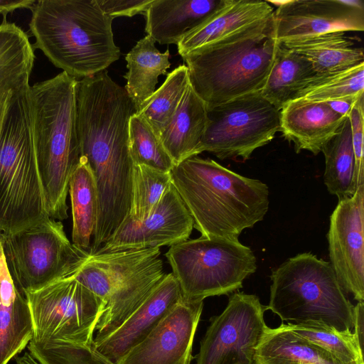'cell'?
I'll list each match as a JSON object with an SVG mask.
<instances>
[{"mask_svg":"<svg viewBox=\"0 0 364 364\" xmlns=\"http://www.w3.org/2000/svg\"><path fill=\"white\" fill-rule=\"evenodd\" d=\"M267 1L222 0L218 9L177 44L181 57L201 46L226 38L274 14Z\"/></svg>","mask_w":364,"mask_h":364,"instance_id":"obj_19","label":"cell"},{"mask_svg":"<svg viewBox=\"0 0 364 364\" xmlns=\"http://www.w3.org/2000/svg\"><path fill=\"white\" fill-rule=\"evenodd\" d=\"M9 92H4L0 94V129L1 127V123L3 120V117L5 113L6 107L7 105V102L9 96Z\"/></svg>","mask_w":364,"mask_h":364,"instance_id":"obj_41","label":"cell"},{"mask_svg":"<svg viewBox=\"0 0 364 364\" xmlns=\"http://www.w3.org/2000/svg\"><path fill=\"white\" fill-rule=\"evenodd\" d=\"M348 118L351 129V141L355 158V180L357 187L364 184L363 126L364 95L353 104Z\"/></svg>","mask_w":364,"mask_h":364,"instance_id":"obj_36","label":"cell"},{"mask_svg":"<svg viewBox=\"0 0 364 364\" xmlns=\"http://www.w3.org/2000/svg\"><path fill=\"white\" fill-rule=\"evenodd\" d=\"M16 364H41L28 351L16 358Z\"/></svg>","mask_w":364,"mask_h":364,"instance_id":"obj_42","label":"cell"},{"mask_svg":"<svg viewBox=\"0 0 364 364\" xmlns=\"http://www.w3.org/2000/svg\"><path fill=\"white\" fill-rule=\"evenodd\" d=\"M298 336L330 353L345 364H364L363 348L351 330L338 331L321 322L287 323Z\"/></svg>","mask_w":364,"mask_h":364,"instance_id":"obj_32","label":"cell"},{"mask_svg":"<svg viewBox=\"0 0 364 364\" xmlns=\"http://www.w3.org/2000/svg\"><path fill=\"white\" fill-rule=\"evenodd\" d=\"M270 279L267 310L282 322H321L352 331L354 305L330 262L310 252L300 253L272 269Z\"/></svg>","mask_w":364,"mask_h":364,"instance_id":"obj_7","label":"cell"},{"mask_svg":"<svg viewBox=\"0 0 364 364\" xmlns=\"http://www.w3.org/2000/svg\"><path fill=\"white\" fill-rule=\"evenodd\" d=\"M235 364H240V363H235Z\"/></svg>","mask_w":364,"mask_h":364,"instance_id":"obj_43","label":"cell"},{"mask_svg":"<svg viewBox=\"0 0 364 364\" xmlns=\"http://www.w3.org/2000/svg\"><path fill=\"white\" fill-rule=\"evenodd\" d=\"M253 364H345L322 348L293 333L284 322L267 327L257 345Z\"/></svg>","mask_w":364,"mask_h":364,"instance_id":"obj_23","label":"cell"},{"mask_svg":"<svg viewBox=\"0 0 364 364\" xmlns=\"http://www.w3.org/2000/svg\"><path fill=\"white\" fill-rule=\"evenodd\" d=\"M156 41L149 35L140 39L126 55L128 71L124 87L137 112L155 92L159 76L166 75L170 68L168 49L161 53Z\"/></svg>","mask_w":364,"mask_h":364,"instance_id":"obj_25","label":"cell"},{"mask_svg":"<svg viewBox=\"0 0 364 364\" xmlns=\"http://www.w3.org/2000/svg\"><path fill=\"white\" fill-rule=\"evenodd\" d=\"M33 326L31 341L91 343L101 302L73 274L24 293Z\"/></svg>","mask_w":364,"mask_h":364,"instance_id":"obj_11","label":"cell"},{"mask_svg":"<svg viewBox=\"0 0 364 364\" xmlns=\"http://www.w3.org/2000/svg\"><path fill=\"white\" fill-rule=\"evenodd\" d=\"M171 183V172L134 164L128 215L134 220L146 218L157 205Z\"/></svg>","mask_w":364,"mask_h":364,"instance_id":"obj_34","label":"cell"},{"mask_svg":"<svg viewBox=\"0 0 364 364\" xmlns=\"http://www.w3.org/2000/svg\"><path fill=\"white\" fill-rule=\"evenodd\" d=\"M355 101L341 100L326 102V103L336 112L344 117H348L350 111Z\"/></svg>","mask_w":364,"mask_h":364,"instance_id":"obj_40","label":"cell"},{"mask_svg":"<svg viewBox=\"0 0 364 364\" xmlns=\"http://www.w3.org/2000/svg\"><path fill=\"white\" fill-rule=\"evenodd\" d=\"M73 215V244L88 251L97 218V192L91 170L84 158L73 172L69 190Z\"/></svg>","mask_w":364,"mask_h":364,"instance_id":"obj_28","label":"cell"},{"mask_svg":"<svg viewBox=\"0 0 364 364\" xmlns=\"http://www.w3.org/2000/svg\"><path fill=\"white\" fill-rule=\"evenodd\" d=\"M179 285L172 274H165L141 304L116 330L92 345L97 352L116 364L143 341L160 320L180 301Z\"/></svg>","mask_w":364,"mask_h":364,"instance_id":"obj_17","label":"cell"},{"mask_svg":"<svg viewBox=\"0 0 364 364\" xmlns=\"http://www.w3.org/2000/svg\"><path fill=\"white\" fill-rule=\"evenodd\" d=\"M207 123V106L189 83L176 113L159 135L174 166L198 154Z\"/></svg>","mask_w":364,"mask_h":364,"instance_id":"obj_22","label":"cell"},{"mask_svg":"<svg viewBox=\"0 0 364 364\" xmlns=\"http://www.w3.org/2000/svg\"><path fill=\"white\" fill-rule=\"evenodd\" d=\"M189 83L187 66H178L168 73L164 82L136 112L146 120L159 137L176 113Z\"/></svg>","mask_w":364,"mask_h":364,"instance_id":"obj_31","label":"cell"},{"mask_svg":"<svg viewBox=\"0 0 364 364\" xmlns=\"http://www.w3.org/2000/svg\"><path fill=\"white\" fill-rule=\"evenodd\" d=\"M36 1L31 0H0V14L4 18L7 14L17 9H31Z\"/></svg>","mask_w":364,"mask_h":364,"instance_id":"obj_39","label":"cell"},{"mask_svg":"<svg viewBox=\"0 0 364 364\" xmlns=\"http://www.w3.org/2000/svg\"><path fill=\"white\" fill-rule=\"evenodd\" d=\"M35 54L27 34L17 25L0 24V94L29 84Z\"/></svg>","mask_w":364,"mask_h":364,"instance_id":"obj_27","label":"cell"},{"mask_svg":"<svg viewBox=\"0 0 364 364\" xmlns=\"http://www.w3.org/2000/svg\"><path fill=\"white\" fill-rule=\"evenodd\" d=\"M274 11V37L279 43L333 32L363 31L362 1H269Z\"/></svg>","mask_w":364,"mask_h":364,"instance_id":"obj_13","label":"cell"},{"mask_svg":"<svg viewBox=\"0 0 364 364\" xmlns=\"http://www.w3.org/2000/svg\"><path fill=\"white\" fill-rule=\"evenodd\" d=\"M348 117L333 111L324 102L294 99L280 110V130L296 153L314 155L334 137Z\"/></svg>","mask_w":364,"mask_h":364,"instance_id":"obj_18","label":"cell"},{"mask_svg":"<svg viewBox=\"0 0 364 364\" xmlns=\"http://www.w3.org/2000/svg\"><path fill=\"white\" fill-rule=\"evenodd\" d=\"M77 80L62 72L29 88L36 156L46 208L50 218L60 220L68 217L69 182L81 159Z\"/></svg>","mask_w":364,"mask_h":364,"instance_id":"obj_3","label":"cell"},{"mask_svg":"<svg viewBox=\"0 0 364 364\" xmlns=\"http://www.w3.org/2000/svg\"><path fill=\"white\" fill-rule=\"evenodd\" d=\"M9 272L24 294L73 275L89 252L70 242L63 223L49 218L13 233L0 232Z\"/></svg>","mask_w":364,"mask_h":364,"instance_id":"obj_9","label":"cell"},{"mask_svg":"<svg viewBox=\"0 0 364 364\" xmlns=\"http://www.w3.org/2000/svg\"><path fill=\"white\" fill-rule=\"evenodd\" d=\"M171 183L201 236L238 240L262 220L269 209V188L210 159L189 157L171 171Z\"/></svg>","mask_w":364,"mask_h":364,"instance_id":"obj_1","label":"cell"},{"mask_svg":"<svg viewBox=\"0 0 364 364\" xmlns=\"http://www.w3.org/2000/svg\"><path fill=\"white\" fill-rule=\"evenodd\" d=\"M353 333L360 346H363L364 301H358L353 309Z\"/></svg>","mask_w":364,"mask_h":364,"instance_id":"obj_38","label":"cell"},{"mask_svg":"<svg viewBox=\"0 0 364 364\" xmlns=\"http://www.w3.org/2000/svg\"><path fill=\"white\" fill-rule=\"evenodd\" d=\"M267 306L257 296L235 292L223 311L211 318L200 341L196 364H253L266 325Z\"/></svg>","mask_w":364,"mask_h":364,"instance_id":"obj_12","label":"cell"},{"mask_svg":"<svg viewBox=\"0 0 364 364\" xmlns=\"http://www.w3.org/2000/svg\"><path fill=\"white\" fill-rule=\"evenodd\" d=\"M0 245H1V240H0Z\"/></svg>","mask_w":364,"mask_h":364,"instance_id":"obj_44","label":"cell"},{"mask_svg":"<svg viewBox=\"0 0 364 364\" xmlns=\"http://www.w3.org/2000/svg\"><path fill=\"white\" fill-rule=\"evenodd\" d=\"M279 46L273 14L182 58L188 69L190 85L208 109L261 91Z\"/></svg>","mask_w":364,"mask_h":364,"instance_id":"obj_4","label":"cell"},{"mask_svg":"<svg viewBox=\"0 0 364 364\" xmlns=\"http://www.w3.org/2000/svg\"><path fill=\"white\" fill-rule=\"evenodd\" d=\"M321 152L325 158L323 181L328 193L338 200L352 196L358 187L348 117Z\"/></svg>","mask_w":364,"mask_h":364,"instance_id":"obj_29","label":"cell"},{"mask_svg":"<svg viewBox=\"0 0 364 364\" xmlns=\"http://www.w3.org/2000/svg\"><path fill=\"white\" fill-rule=\"evenodd\" d=\"M193 220L171 183L157 205L144 219L128 215L96 252L172 246L189 238Z\"/></svg>","mask_w":364,"mask_h":364,"instance_id":"obj_15","label":"cell"},{"mask_svg":"<svg viewBox=\"0 0 364 364\" xmlns=\"http://www.w3.org/2000/svg\"><path fill=\"white\" fill-rule=\"evenodd\" d=\"M364 184L338 203L327 233L330 264L346 294L364 301Z\"/></svg>","mask_w":364,"mask_h":364,"instance_id":"obj_14","label":"cell"},{"mask_svg":"<svg viewBox=\"0 0 364 364\" xmlns=\"http://www.w3.org/2000/svg\"><path fill=\"white\" fill-rule=\"evenodd\" d=\"M165 256L188 303L228 295L257 269L252 250L239 240L200 236L171 246Z\"/></svg>","mask_w":364,"mask_h":364,"instance_id":"obj_8","label":"cell"},{"mask_svg":"<svg viewBox=\"0 0 364 364\" xmlns=\"http://www.w3.org/2000/svg\"><path fill=\"white\" fill-rule=\"evenodd\" d=\"M153 0H97L105 14L114 19L116 17H132L144 14Z\"/></svg>","mask_w":364,"mask_h":364,"instance_id":"obj_37","label":"cell"},{"mask_svg":"<svg viewBox=\"0 0 364 364\" xmlns=\"http://www.w3.org/2000/svg\"><path fill=\"white\" fill-rule=\"evenodd\" d=\"M222 0H153L144 14L145 31L160 44H178L206 21Z\"/></svg>","mask_w":364,"mask_h":364,"instance_id":"obj_20","label":"cell"},{"mask_svg":"<svg viewBox=\"0 0 364 364\" xmlns=\"http://www.w3.org/2000/svg\"><path fill=\"white\" fill-rule=\"evenodd\" d=\"M346 32H333L280 43L306 58L316 74L346 69L364 63L362 48Z\"/></svg>","mask_w":364,"mask_h":364,"instance_id":"obj_24","label":"cell"},{"mask_svg":"<svg viewBox=\"0 0 364 364\" xmlns=\"http://www.w3.org/2000/svg\"><path fill=\"white\" fill-rule=\"evenodd\" d=\"M203 301L181 300L146 337L116 364H191L193 344Z\"/></svg>","mask_w":364,"mask_h":364,"instance_id":"obj_16","label":"cell"},{"mask_svg":"<svg viewBox=\"0 0 364 364\" xmlns=\"http://www.w3.org/2000/svg\"><path fill=\"white\" fill-rule=\"evenodd\" d=\"M159 247L88 253L73 277L100 301L94 340L109 335L164 277Z\"/></svg>","mask_w":364,"mask_h":364,"instance_id":"obj_6","label":"cell"},{"mask_svg":"<svg viewBox=\"0 0 364 364\" xmlns=\"http://www.w3.org/2000/svg\"><path fill=\"white\" fill-rule=\"evenodd\" d=\"M129 139L134 164L171 172L174 164L159 136L146 120L136 112L129 119Z\"/></svg>","mask_w":364,"mask_h":364,"instance_id":"obj_33","label":"cell"},{"mask_svg":"<svg viewBox=\"0 0 364 364\" xmlns=\"http://www.w3.org/2000/svg\"><path fill=\"white\" fill-rule=\"evenodd\" d=\"M311 63L279 43L270 73L260 92L278 110L294 100L316 75Z\"/></svg>","mask_w":364,"mask_h":364,"instance_id":"obj_26","label":"cell"},{"mask_svg":"<svg viewBox=\"0 0 364 364\" xmlns=\"http://www.w3.org/2000/svg\"><path fill=\"white\" fill-rule=\"evenodd\" d=\"M208 123L198 154L220 159H249L280 130V111L260 91L207 109Z\"/></svg>","mask_w":364,"mask_h":364,"instance_id":"obj_10","label":"cell"},{"mask_svg":"<svg viewBox=\"0 0 364 364\" xmlns=\"http://www.w3.org/2000/svg\"><path fill=\"white\" fill-rule=\"evenodd\" d=\"M31 10L34 47L70 76L95 75L119 59L113 19L97 0H40Z\"/></svg>","mask_w":364,"mask_h":364,"instance_id":"obj_2","label":"cell"},{"mask_svg":"<svg viewBox=\"0 0 364 364\" xmlns=\"http://www.w3.org/2000/svg\"><path fill=\"white\" fill-rule=\"evenodd\" d=\"M364 95V63L346 69L316 74L295 99L316 102L347 100Z\"/></svg>","mask_w":364,"mask_h":364,"instance_id":"obj_30","label":"cell"},{"mask_svg":"<svg viewBox=\"0 0 364 364\" xmlns=\"http://www.w3.org/2000/svg\"><path fill=\"white\" fill-rule=\"evenodd\" d=\"M33 326L28 301L11 278L0 245V364L28 346Z\"/></svg>","mask_w":364,"mask_h":364,"instance_id":"obj_21","label":"cell"},{"mask_svg":"<svg viewBox=\"0 0 364 364\" xmlns=\"http://www.w3.org/2000/svg\"><path fill=\"white\" fill-rule=\"evenodd\" d=\"M29 88L10 91L0 129V232L6 234L50 218L36 161Z\"/></svg>","mask_w":364,"mask_h":364,"instance_id":"obj_5","label":"cell"},{"mask_svg":"<svg viewBox=\"0 0 364 364\" xmlns=\"http://www.w3.org/2000/svg\"><path fill=\"white\" fill-rule=\"evenodd\" d=\"M92 343L31 341L27 349L41 364H114L97 352Z\"/></svg>","mask_w":364,"mask_h":364,"instance_id":"obj_35","label":"cell"}]
</instances>
